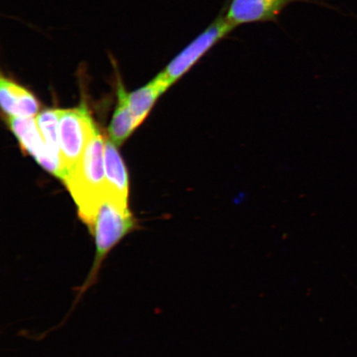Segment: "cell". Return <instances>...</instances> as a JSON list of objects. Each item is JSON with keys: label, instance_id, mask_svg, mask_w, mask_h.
<instances>
[{"label": "cell", "instance_id": "obj_1", "mask_svg": "<svg viewBox=\"0 0 357 357\" xmlns=\"http://www.w3.org/2000/svg\"><path fill=\"white\" fill-rule=\"evenodd\" d=\"M63 181L77 204L79 220L91 229L106 191L105 138L99 128Z\"/></svg>", "mask_w": 357, "mask_h": 357}, {"label": "cell", "instance_id": "obj_2", "mask_svg": "<svg viewBox=\"0 0 357 357\" xmlns=\"http://www.w3.org/2000/svg\"><path fill=\"white\" fill-rule=\"evenodd\" d=\"M97 129L86 107L60 109L58 135L64 175L62 181L77 166Z\"/></svg>", "mask_w": 357, "mask_h": 357}, {"label": "cell", "instance_id": "obj_3", "mask_svg": "<svg viewBox=\"0 0 357 357\" xmlns=\"http://www.w3.org/2000/svg\"><path fill=\"white\" fill-rule=\"evenodd\" d=\"M229 22L225 19L223 13L215 20L202 33L187 45L183 50L169 61L162 73L158 75L167 82L169 86L188 73L204 55L211 50L218 43L225 38L234 31Z\"/></svg>", "mask_w": 357, "mask_h": 357}, {"label": "cell", "instance_id": "obj_4", "mask_svg": "<svg viewBox=\"0 0 357 357\" xmlns=\"http://www.w3.org/2000/svg\"><path fill=\"white\" fill-rule=\"evenodd\" d=\"M307 0H230L223 13L234 29L239 26L278 20L289 4Z\"/></svg>", "mask_w": 357, "mask_h": 357}, {"label": "cell", "instance_id": "obj_5", "mask_svg": "<svg viewBox=\"0 0 357 357\" xmlns=\"http://www.w3.org/2000/svg\"><path fill=\"white\" fill-rule=\"evenodd\" d=\"M8 124L22 149L32 155L46 171L63 180L61 164L48 151L36 119L8 117Z\"/></svg>", "mask_w": 357, "mask_h": 357}, {"label": "cell", "instance_id": "obj_6", "mask_svg": "<svg viewBox=\"0 0 357 357\" xmlns=\"http://www.w3.org/2000/svg\"><path fill=\"white\" fill-rule=\"evenodd\" d=\"M0 102L8 117L33 118L39 111V102L28 89L1 77L0 80Z\"/></svg>", "mask_w": 357, "mask_h": 357}, {"label": "cell", "instance_id": "obj_7", "mask_svg": "<svg viewBox=\"0 0 357 357\" xmlns=\"http://www.w3.org/2000/svg\"><path fill=\"white\" fill-rule=\"evenodd\" d=\"M106 192L128 204V176L121 155L110 138L105 139Z\"/></svg>", "mask_w": 357, "mask_h": 357}, {"label": "cell", "instance_id": "obj_8", "mask_svg": "<svg viewBox=\"0 0 357 357\" xmlns=\"http://www.w3.org/2000/svg\"><path fill=\"white\" fill-rule=\"evenodd\" d=\"M169 87L167 82L156 75L146 86L138 89L127 96L129 108H130L138 125L144 122L155 101Z\"/></svg>", "mask_w": 357, "mask_h": 357}, {"label": "cell", "instance_id": "obj_9", "mask_svg": "<svg viewBox=\"0 0 357 357\" xmlns=\"http://www.w3.org/2000/svg\"><path fill=\"white\" fill-rule=\"evenodd\" d=\"M127 93L122 86L119 91V104L109 128V137L116 146H121L139 126L129 108Z\"/></svg>", "mask_w": 357, "mask_h": 357}, {"label": "cell", "instance_id": "obj_10", "mask_svg": "<svg viewBox=\"0 0 357 357\" xmlns=\"http://www.w3.org/2000/svg\"><path fill=\"white\" fill-rule=\"evenodd\" d=\"M60 109H47L38 116V126L43 137L45 144L51 155L61 166L59 135H58V121ZM62 168V166H61ZM63 172V171H62ZM64 177V175H63Z\"/></svg>", "mask_w": 357, "mask_h": 357}]
</instances>
